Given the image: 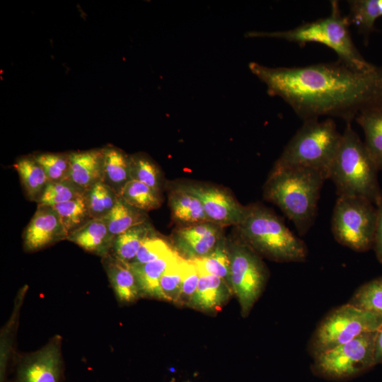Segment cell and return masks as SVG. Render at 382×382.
<instances>
[{
  "mask_svg": "<svg viewBox=\"0 0 382 382\" xmlns=\"http://www.w3.org/2000/svg\"><path fill=\"white\" fill-rule=\"evenodd\" d=\"M248 66L270 96L282 98L303 121L327 115L351 124L362 111L382 107V67L361 71L339 61L294 67L253 62Z\"/></svg>",
  "mask_w": 382,
  "mask_h": 382,
  "instance_id": "1",
  "label": "cell"
},
{
  "mask_svg": "<svg viewBox=\"0 0 382 382\" xmlns=\"http://www.w3.org/2000/svg\"><path fill=\"white\" fill-rule=\"evenodd\" d=\"M327 175L304 166L274 165L263 186V198L277 206L301 236L313 225Z\"/></svg>",
  "mask_w": 382,
  "mask_h": 382,
  "instance_id": "2",
  "label": "cell"
},
{
  "mask_svg": "<svg viewBox=\"0 0 382 382\" xmlns=\"http://www.w3.org/2000/svg\"><path fill=\"white\" fill-rule=\"evenodd\" d=\"M236 229L238 238L261 257L279 262H303L307 258L306 243L291 233L279 216L261 204L246 206Z\"/></svg>",
  "mask_w": 382,
  "mask_h": 382,
  "instance_id": "3",
  "label": "cell"
},
{
  "mask_svg": "<svg viewBox=\"0 0 382 382\" xmlns=\"http://www.w3.org/2000/svg\"><path fill=\"white\" fill-rule=\"evenodd\" d=\"M378 172L364 142L347 124L328 169V179L334 183L337 196L362 197L376 205L382 190Z\"/></svg>",
  "mask_w": 382,
  "mask_h": 382,
  "instance_id": "4",
  "label": "cell"
},
{
  "mask_svg": "<svg viewBox=\"0 0 382 382\" xmlns=\"http://www.w3.org/2000/svg\"><path fill=\"white\" fill-rule=\"evenodd\" d=\"M349 18L341 13L338 2L332 1L330 13L325 18L288 30L252 31L246 35L282 39L299 45L320 43L334 50L339 62L354 69L368 71L374 69L376 66L368 62L355 47L349 33Z\"/></svg>",
  "mask_w": 382,
  "mask_h": 382,
  "instance_id": "5",
  "label": "cell"
},
{
  "mask_svg": "<svg viewBox=\"0 0 382 382\" xmlns=\"http://www.w3.org/2000/svg\"><path fill=\"white\" fill-rule=\"evenodd\" d=\"M332 120L303 121L275 162L280 166H304L324 172L328 169L341 140Z\"/></svg>",
  "mask_w": 382,
  "mask_h": 382,
  "instance_id": "6",
  "label": "cell"
},
{
  "mask_svg": "<svg viewBox=\"0 0 382 382\" xmlns=\"http://www.w3.org/2000/svg\"><path fill=\"white\" fill-rule=\"evenodd\" d=\"M381 325L382 315L343 304L318 324L308 345V352L313 359L361 334L377 331Z\"/></svg>",
  "mask_w": 382,
  "mask_h": 382,
  "instance_id": "7",
  "label": "cell"
},
{
  "mask_svg": "<svg viewBox=\"0 0 382 382\" xmlns=\"http://www.w3.org/2000/svg\"><path fill=\"white\" fill-rule=\"evenodd\" d=\"M377 219L374 204L359 196H339L332 216L331 228L340 244L363 253L373 248Z\"/></svg>",
  "mask_w": 382,
  "mask_h": 382,
  "instance_id": "8",
  "label": "cell"
},
{
  "mask_svg": "<svg viewBox=\"0 0 382 382\" xmlns=\"http://www.w3.org/2000/svg\"><path fill=\"white\" fill-rule=\"evenodd\" d=\"M376 331L361 334L313 358L312 373L319 378L339 382L368 372L376 365Z\"/></svg>",
  "mask_w": 382,
  "mask_h": 382,
  "instance_id": "9",
  "label": "cell"
},
{
  "mask_svg": "<svg viewBox=\"0 0 382 382\" xmlns=\"http://www.w3.org/2000/svg\"><path fill=\"white\" fill-rule=\"evenodd\" d=\"M230 282L243 317L247 316L264 290L268 270L261 256L238 238L228 241Z\"/></svg>",
  "mask_w": 382,
  "mask_h": 382,
  "instance_id": "10",
  "label": "cell"
},
{
  "mask_svg": "<svg viewBox=\"0 0 382 382\" xmlns=\"http://www.w3.org/2000/svg\"><path fill=\"white\" fill-rule=\"evenodd\" d=\"M181 184L201 201L208 221L222 227L236 226L243 219L246 206L240 204L226 188L197 181Z\"/></svg>",
  "mask_w": 382,
  "mask_h": 382,
  "instance_id": "11",
  "label": "cell"
},
{
  "mask_svg": "<svg viewBox=\"0 0 382 382\" xmlns=\"http://www.w3.org/2000/svg\"><path fill=\"white\" fill-rule=\"evenodd\" d=\"M60 342L57 337L38 351L22 357L13 382H61Z\"/></svg>",
  "mask_w": 382,
  "mask_h": 382,
  "instance_id": "12",
  "label": "cell"
},
{
  "mask_svg": "<svg viewBox=\"0 0 382 382\" xmlns=\"http://www.w3.org/2000/svg\"><path fill=\"white\" fill-rule=\"evenodd\" d=\"M68 234L54 208L37 205L36 212L24 230L23 248L26 252H35L66 240Z\"/></svg>",
  "mask_w": 382,
  "mask_h": 382,
  "instance_id": "13",
  "label": "cell"
},
{
  "mask_svg": "<svg viewBox=\"0 0 382 382\" xmlns=\"http://www.w3.org/2000/svg\"><path fill=\"white\" fill-rule=\"evenodd\" d=\"M69 162V180L83 191L102 182L103 149L71 152Z\"/></svg>",
  "mask_w": 382,
  "mask_h": 382,
  "instance_id": "14",
  "label": "cell"
},
{
  "mask_svg": "<svg viewBox=\"0 0 382 382\" xmlns=\"http://www.w3.org/2000/svg\"><path fill=\"white\" fill-rule=\"evenodd\" d=\"M168 199L171 219L177 226L208 221L201 201L180 183L170 185Z\"/></svg>",
  "mask_w": 382,
  "mask_h": 382,
  "instance_id": "15",
  "label": "cell"
},
{
  "mask_svg": "<svg viewBox=\"0 0 382 382\" xmlns=\"http://www.w3.org/2000/svg\"><path fill=\"white\" fill-rule=\"evenodd\" d=\"M113 239L103 219H91L71 232L66 240L104 257L109 255Z\"/></svg>",
  "mask_w": 382,
  "mask_h": 382,
  "instance_id": "16",
  "label": "cell"
},
{
  "mask_svg": "<svg viewBox=\"0 0 382 382\" xmlns=\"http://www.w3.org/2000/svg\"><path fill=\"white\" fill-rule=\"evenodd\" d=\"M102 259L117 300L121 303H131L137 300L141 296V292L134 274L129 264L110 255Z\"/></svg>",
  "mask_w": 382,
  "mask_h": 382,
  "instance_id": "17",
  "label": "cell"
},
{
  "mask_svg": "<svg viewBox=\"0 0 382 382\" xmlns=\"http://www.w3.org/2000/svg\"><path fill=\"white\" fill-rule=\"evenodd\" d=\"M199 273L197 290L189 306L205 311H219L233 293L231 286L218 277Z\"/></svg>",
  "mask_w": 382,
  "mask_h": 382,
  "instance_id": "18",
  "label": "cell"
},
{
  "mask_svg": "<svg viewBox=\"0 0 382 382\" xmlns=\"http://www.w3.org/2000/svg\"><path fill=\"white\" fill-rule=\"evenodd\" d=\"M180 255L174 250L166 255L142 265H130L137 279L141 295L163 299L160 280Z\"/></svg>",
  "mask_w": 382,
  "mask_h": 382,
  "instance_id": "19",
  "label": "cell"
},
{
  "mask_svg": "<svg viewBox=\"0 0 382 382\" xmlns=\"http://www.w3.org/2000/svg\"><path fill=\"white\" fill-rule=\"evenodd\" d=\"M130 180V155L112 146L103 148L102 182L120 196Z\"/></svg>",
  "mask_w": 382,
  "mask_h": 382,
  "instance_id": "20",
  "label": "cell"
},
{
  "mask_svg": "<svg viewBox=\"0 0 382 382\" xmlns=\"http://www.w3.org/2000/svg\"><path fill=\"white\" fill-rule=\"evenodd\" d=\"M156 233L149 221L137 225L114 238L109 255L129 264L144 241Z\"/></svg>",
  "mask_w": 382,
  "mask_h": 382,
  "instance_id": "21",
  "label": "cell"
},
{
  "mask_svg": "<svg viewBox=\"0 0 382 382\" xmlns=\"http://www.w3.org/2000/svg\"><path fill=\"white\" fill-rule=\"evenodd\" d=\"M362 128L364 145L378 170H382V107L365 110L355 118Z\"/></svg>",
  "mask_w": 382,
  "mask_h": 382,
  "instance_id": "22",
  "label": "cell"
},
{
  "mask_svg": "<svg viewBox=\"0 0 382 382\" xmlns=\"http://www.w3.org/2000/svg\"><path fill=\"white\" fill-rule=\"evenodd\" d=\"M18 172L27 198L37 202L49 179L42 166L33 156L21 157L13 165Z\"/></svg>",
  "mask_w": 382,
  "mask_h": 382,
  "instance_id": "23",
  "label": "cell"
},
{
  "mask_svg": "<svg viewBox=\"0 0 382 382\" xmlns=\"http://www.w3.org/2000/svg\"><path fill=\"white\" fill-rule=\"evenodd\" d=\"M102 219L113 238L137 225L149 221L146 212L130 205L120 196L113 208Z\"/></svg>",
  "mask_w": 382,
  "mask_h": 382,
  "instance_id": "24",
  "label": "cell"
},
{
  "mask_svg": "<svg viewBox=\"0 0 382 382\" xmlns=\"http://www.w3.org/2000/svg\"><path fill=\"white\" fill-rule=\"evenodd\" d=\"M192 261L197 266L199 272L218 277L224 280L231 286L230 251L228 241L224 237V235L211 253L205 257Z\"/></svg>",
  "mask_w": 382,
  "mask_h": 382,
  "instance_id": "25",
  "label": "cell"
},
{
  "mask_svg": "<svg viewBox=\"0 0 382 382\" xmlns=\"http://www.w3.org/2000/svg\"><path fill=\"white\" fill-rule=\"evenodd\" d=\"M130 177L158 193L162 194L164 190V178L160 167L144 153L130 155Z\"/></svg>",
  "mask_w": 382,
  "mask_h": 382,
  "instance_id": "26",
  "label": "cell"
},
{
  "mask_svg": "<svg viewBox=\"0 0 382 382\" xmlns=\"http://www.w3.org/2000/svg\"><path fill=\"white\" fill-rule=\"evenodd\" d=\"M120 196L128 204L146 212L161 207L162 194L135 180H130L122 190Z\"/></svg>",
  "mask_w": 382,
  "mask_h": 382,
  "instance_id": "27",
  "label": "cell"
},
{
  "mask_svg": "<svg viewBox=\"0 0 382 382\" xmlns=\"http://www.w3.org/2000/svg\"><path fill=\"white\" fill-rule=\"evenodd\" d=\"M348 4L350 23L361 33L369 35L374 30L376 20L382 16V0H352Z\"/></svg>",
  "mask_w": 382,
  "mask_h": 382,
  "instance_id": "28",
  "label": "cell"
},
{
  "mask_svg": "<svg viewBox=\"0 0 382 382\" xmlns=\"http://www.w3.org/2000/svg\"><path fill=\"white\" fill-rule=\"evenodd\" d=\"M52 207L57 212L68 235L91 219L86 194Z\"/></svg>",
  "mask_w": 382,
  "mask_h": 382,
  "instance_id": "29",
  "label": "cell"
},
{
  "mask_svg": "<svg viewBox=\"0 0 382 382\" xmlns=\"http://www.w3.org/2000/svg\"><path fill=\"white\" fill-rule=\"evenodd\" d=\"M224 228L199 238L173 242V248L184 259L194 260L211 253L224 236Z\"/></svg>",
  "mask_w": 382,
  "mask_h": 382,
  "instance_id": "30",
  "label": "cell"
},
{
  "mask_svg": "<svg viewBox=\"0 0 382 382\" xmlns=\"http://www.w3.org/2000/svg\"><path fill=\"white\" fill-rule=\"evenodd\" d=\"M348 303L361 309L382 315V277L361 285Z\"/></svg>",
  "mask_w": 382,
  "mask_h": 382,
  "instance_id": "31",
  "label": "cell"
},
{
  "mask_svg": "<svg viewBox=\"0 0 382 382\" xmlns=\"http://www.w3.org/2000/svg\"><path fill=\"white\" fill-rule=\"evenodd\" d=\"M86 193L69 179L50 182L43 191L38 206H54L83 196Z\"/></svg>",
  "mask_w": 382,
  "mask_h": 382,
  "instance_id": "32",
  "label": "cell"
},
{
  "mask_svg": "<svg viewBox=\"0 0 382 382\" xmlns=\"http://www.w3.org/2000/svg\"><path fill=\"white\" fill-rule=\"evenodd\" d=\"M185 259L180 255L167 268L160 280L163 299L178 303L184 274Z\"/></svg>",
  "mask_w": 382,
  "mask_h": 382,
  "instance_id": "33",
  "label": "cell"
},
{
  "mask_svg": "<svg viewBox=\"0 0 382 382\" xmlns=\"http://www.w3.org/2000/svg\"><path fill=\"white\" fill-rule=\"evenodd\" d=\"M33 156L42 166L50 182L69 179V154L41 153Z\"/></svg>",
  "mask_w": 382,
  "mask_h": 382,
  "instance_id": "34",
  "label": "cell"
},
{
  "mask_svg": "<svg viewBox=\"0 0 382 382\" xmlns=\"http://www.w3.org/2000/svg\"><path fill=\"white\" fill-rule=\"evenodd\" d=\"M175 249L157 233L148 237L141 245L130 265H142L166 255Z\"/></svg>",
  "mask_w": 382,
  "mask_h": 382,
  "instance_id": "35",
  "label": "cell"
},
{
  "mask_svg": "<svg viewBox=\"0 0 382 382\" xmlns=\"http://www.w3.org/2000/svg\"><path fill=\"white\" fill-rule=\"evenodd\" d=\"M199 279L198 269L193 261L185 260L181 291L178 303L180 305H190L197 290Z\"/></svg>",
  "mask_w": 382,
  "mask_h": 382,
  "instance_id": "36",
  "label": "cell"
},
{
  "mask_svg": "<svg viewBox=\"0 0 382 382\" xmlns=\"http://www.w3.org/2000/svg\"><path fill=\"white\" fill-rule=\"evenodd\" d=\"M103 183L96 184L86 193V200L90 216L91 219H102L108 214L104 202Z\"/></svg>",
  "mask_w": 382,
  "mask_h": 382,
  "instance_id": "37",
  "label": "cell"
},
{
  "mask_svg": "<svg viewBox=\"0 0 382 382\" xmlns=\"http://www.w3.org/2000/svg\"><path fill=\"white\" fill-rule=\"evenodd\" d=\"M377 219L373 248L378 261L382 264V190L376 205Z\"/></svg>",
  "mask_w": 382,
  "mask_h": 382,
  "instance_id": "38",
  "label": "cell"
},
{
  "mask_svg": "<svg viewBox=\"0 0 382 382\" xmlns=\"http://www.w3.org/2000/svg\"><path fill=\"white\" fill-rule=\"evenodd\" d=\"M374 354L376 364H382V325L376 331Z\"/></svg>",
  "mask_w": 382,
  "mask_h": 382,
  "instance_id": "39",
  "label": "cell"
}]
</instances>
